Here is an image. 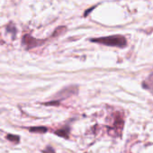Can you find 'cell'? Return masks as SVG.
Wrapping results in <instances>:
<instances>
[{
	"mask_svg": "<svg viewBox=\"0 0 153 153\" xmlns=\"http://www.w3.org/2000/svg\"><path fill=\"white\" fill-rule=\"evenodd\" d=\"M142 86H143V88L145 89H148L151 93H153V72L149 76V78L143 82Z\"/></svg>",
	"mask_w": 153,
	"mask_h": 153,
	"instance_id": "obj_6",
	"label": "cell"
},
{
	"mask_svg": "<svg viewBox=\"0 0 153 153\" xmlns=\"http://www.w3.org/2000/svg\"><path fill=\"white\" fill-rule=\"evenodd\" d=\"M90 41L93 42H97L110 47L125 48L127 46V40L123 35H111L105 37H99V38L90 39Z\"/></svg>",
	"mask_w": 153,
	"mask_h": 153,
	"instance_id": "obj_1",
	"label": "cell"
},
{
	"mask_svg": "<svg viewBox=\"0 0 153 153\" xmlns=\"http://www.w3.org/2000/svg\"><path fill=\"white\" fill-rule=\"evenodd\" d=\"M6 138L9 140V141H11V142H14V143H19V141H20V137L19 136H17V135H14V134H7V136H6Z\"/></svg>",
	"mask_w": 153,
	"mask_h": 153,
	"instance_id": "obj_8",
	"label": "cell"
},
{
	"mask_svg": "<svg viewBox=\"0 0 153 153\" xmlns=\"http://www.w3.org/2000/svg\"><path fill=\"white\" fill-rule=\"evenodd\" d=\"M42 153H56V152H55V150H54V149H53L52 147L47 146L46 149H44L42 150Z\"/></svg>",
	"mask_w": 153,
	"mask_h": 153,
	"instance_id": "obj_9",
	"label": "cell"
},
{
	"mask_svg": "<svg viewBox=\"0 0 153 153\" xmlns=\"http://www.w3.org/2000/svg\"><path fill=\"white\" fill-rule=\"evenodd\" d=\"M69 133H70V129L68 126H65L63 128H60V129H58V130L54 131L55 135H57L59 137H61V138H64V139H68L69 138Z\"/></svg>",
	"mask_w": 153,
	"mask_h": 153,
	"instance_id": "obj_5",
	"label": "cell"
},
{
	"mask_svg": "<svg viewBox=\"0 0 153 153\" xmlns=\"http://www.w3.org/2000/svg\"><path fill=\"white\" fill-rule=\"evenodd\" d=\"M124 125V117L122 113L116 112L114 114V123L112 126L108 128V133L109 135L113 137H121Z\"/></svg>",
	"mask_w": 153,
	"mask_h": 153,
	"instance_id": "obj_2",
	"label": "cell"
},
{
	"mask_svg": "<svg viewBox=\"0 0 153 153\" xmlns=\"http://www.w3.org/2000/svg\"><path fill=\"white\" fill-rule=\"evenodd\" d=\"M45 42V40H40V39H35L33 38L32 35H29V34H25L24 37H23V44L27 48V49H33V48H35L37 46H40V45H42L43 42Z\"/></svg>",
	"mask_w": 153,
	"mask_h": 153,
	"instance_id": "obj_4",
	"label": "cell"
},
{
	"mask_svg": "<svg viewBox=\"0 0 153 153\" xmlns=\"http://www.w3.org/2000/svg\"><path fill=\"white\" fill-rule=\"evenodd\" d=\"M29 131L31 132H34V133H45L48 131V128L45 126H38V127H30L27 128Z\"/></svg>",
	"mask_w": 153,
	"mask_h": 153,
	"instance_id": "obj_7",
	"label": "cell"
},
{
	"mask_svg": "<svg viewBox=\"0 0 153 153\" xmlns=\"http://www.w3.org/2000/svg\"><path fill=\"white\" fill-rule=\"evenodd\" d=\"M79 93V88L76 86H69L67 88H64L63 89H61L59 93L56 94L55 98H57L56 100L60 102L61 100L67 99L74 95H76Z\"/></svg>",
	"mask_w": 153,
	"mask_h": 153,
	"instance_id": "obj_3",
	"label": "cell"
}]
</instances>
